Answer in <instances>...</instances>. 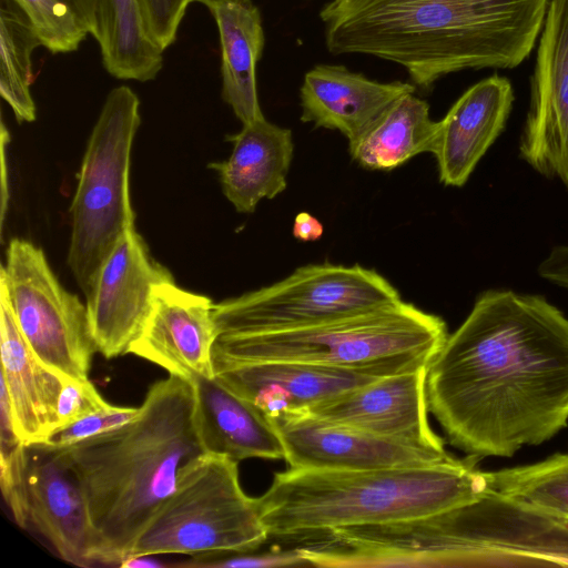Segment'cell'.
<instances>
[{"label":"cell","instance_id":"1","mask_svg":"<svg viewBox=\"0 0 568 568\" xmlns=\"http://www.w3.org/2000/svg\"><path fill=\"white\" fill-rule=\"evenodd\" d=\"M426 400L474 458L550 439L568 424V318L539 295L483 292L428 365Z\"/></svg>","mask_w":568,"mask_h":568},{"label":"cell","instance_id":"2","mask_svg":"<svg viewBox=\"0 0 568 568\" xmlns=\"http://www.w3.org/2000/svg\"><path fill=\"white\" fill-rule=\"evenodd\" d=\"M550 0H331L326 49L403 67L429 89L467 69H513L531 53Z\"/></svg>","mask_w":568,"mask_h":568},{"label":"cell","instance_id":"3","mask_svg":"<svg viewBox=\"0 0 568 568\" xmlns=\"http://www.w3.org/2000/svg\"><path fill=\"white\" fill-rule=\"evenodd\" d=\"M60 450L85 497L93 561L120 566L174 494L183 468L205 454L193 383L176 375L158 381L135 418Z\"/></svg>","mask_w":568,"mask_h":568},{"label":"cell","instance_id":"4","mask_svg":"<svg viewBox=\"0 0 568 568\" xmlns=\"http://www.w3.org/2000/svg\"><path fill=\"white\" fill-rule=\"evenodd\" d=\"M477 458L427 467L293 468L257 497L270 536L303 538L344 526L387 524L458 507L489 491Z\"/></svg>","mask_w":568,"mask_h":568},{"label":"cell","instance_id":"5","mask_svg":"<svg viewBox=\"0 0 568 568\" xmlns=\"http://www.w3.org/2000/svg\"><path fill=\"white\" fill-rule=\"evenodd\" d=\"M447 337L442 317L400 300L316 325L217 336L212 363L300 361L385 377L428 367Z\"/></svg>","mask_w":568,"mask_h":568},{"label":"cell","instance_id":"6","mask_svg":"<svg viewBox=\"0 0 568 568\" xmlns=\"http://www.w3.org/2000/svg\"><path fill=\"white\" fill-rule=\"evenodd\" d=\"M140 100L128 85L112 89L89 136L70 206L68 265L84 295L123 233L134 227L129 192Z\"/></svg>","mask_w":568,"mask_h":568},{"label":"cell","instance_id":"7","mask_svg":"<svg viewBox=\"0 0 568 568\" xmlns=\"http://www.w3.org/2000/svg\"><path fill=\"white\" fill-rule=\"evenodd\" d=\"M237 464L205 453L184 467L174 494L129 557L182 554L203 559L251 552L263 545L270 535L257 499L240 485Z\"/></svg>","mask_w":568,"mask_h":568},{"label":"cell","instance_id":"8","mask_svg":"<svg viewBox=\"0 0 568 568\" xmlns=\"http://www.w3.org/2000/svg\"><path fill=\"white\" fill-rule=\"evenodd\" d=\"M403 300L372 268L308 264L256 291L214 304L216 337L300 328L372 311Z\"/></svg>","mask_w":568,"mask_h":568},{"label":"cell","instance_id":"9","mask_svg":"<svg viewBox=\"0 0 568 568\" xmlns=\"http://www.w3.org/2000/svg\"><path fill=\"white\" fill-rule=\"evenodd\" d=\"M6 257L0 281L34 356L65 379H89L98 347L87 305L60 284L42 248L30 241L12 239Z\"/></svg>","mask_w":568,"mask_h":568},{"label":"cell","instance_id":"10","mask_svg":"<svg viewBox=\"0 0 568 568\" xmlns=\"http://www.w3.org/2000/svg\"><path fill=\"white\" fill-rule=\"evenodd\" d=\"M519 156L568 190V0H550L530 79Z\"/></svg>","mask_w":568,"mask_h":568},{"label":"cell","instance_id":"11","mask_svg":"<svg viewBox=\"0 0 568 568\" xmlns=\"http://www.w3.org/2000/svg\"><path fill=\"white\" fill-rule=\"evenodd\" d=\"M175 282L130 229L101 265L87 297L91 333L98 352L110 359L126 354L152 306L154 288Z\"/></svg>","mask_w":568,"mask_h":568},{"label":"cell","instance_id":"12","mask_svg":"<svg viewBox=\"0 0 568 568\" xmlns=\"http://www.w3.org/2000/svg\"><path fill=\"white\" fill-rule=\"evenodd\" d=\"M293 468L427 467L455 459L445 448L389 438L318 418L306 410L270 417Z\"/></svg>","mask_w":568,"mask_h":568},{"label":"cell","instance_id":"13","mask_svg":"<svg viewBox=\"0 0 568 568\" xmlns=\"http://www.w3.org/2000/svg\"><path fill=\"white\" fill-rule=\"evenodd\" d=\"M213 308L214 303L205 295L185 291L175 282L159 284L150 313L128 353L189 381L197 375L213 377Z\"/></svg>","mask_w":568,"mask_h":568},{"label":"cell","instance_id":"14","mask_svg":"<svg viewBox=\"0 0 568 568\" xmlns=\"http://www.w3.org/2000/svg\"><path fill=\"white\" fill-rule=\"evenodd\" d=\"M427 367L379 377L321 400L307 413L376 435L445 448L428 422Z\"/></svg>","mask_w":568,"mask_h":568},{"label":"cell","instance_id":"15","mask_svg":"<svg viewBox=\"0 0 568 568\" xmlns=\"http://www.w3.org/2000/svg\"><path fill=\"white\" fill-rule=\"evenodd\" d=\"M215 377L268 417L312 405L379 377L300 361H255L213 365Z\"/></svg>","mask_w":568,"mask_h":568},{"label":"cell","instance_id":"16","mask_svg":"<svg viewBox=\"0 0 568 568\" xmlns=\"http://www.w3.org/2000/svg\"><path fill=\"white\" fill-rule=\"evenodd\" d=\"M29 453L30 524L64 561L95 565L85 497L65 454L37 445Z\"/></svg>","mask_w":568,"mask_h":568},{"label":"cell","instance_id":"17","mask_svg":"<svg viewBox=\"0 0 568 568\" xmlns=\"http://www.w3.org/2000/svg\"><path fill=\"white\" fill-rule=\"evenodd\" d=\"M511 83L493 74L467 89L437 121L432 154L439 181L463 186L504 131L514 102Z\"/></svg>","mask_w":568,"mask_h":568},{"label":"cell","instance_id":"18","mask_svg":"<svg viewBox=\"0 0 568 568\" xmlns=\"http://www.w3.org/2000/svg\"><path fill=\"white\" fill-rule=\"evenodd\" d=\"M415 92L410 82H378L344 65L317 64L300 89L301 121L361 138L396 101Z\"/></svg>","mask_w":568,"mask_h":568},{"label":"cell","instance_id":"19","mask_svg":"<svg viewBox=\"0 0 568 568\" xmlns=\"http://www.w3.org/2000/svg\"><path fill=\"white\" fill-rule=\"evenodd\" d=\"M1 382L4 383L18 437L26 445L43 443L57 429L58 400L65 378L32 353L16 322L0 281Z\"/></svg>","mask_w":568,"mask_h":568},{"label":"cell","instance_id":"20","mask_svg":"<svg viewBox=\"0 0 568 568\" xmlns=\"http://www.w3.org/2000/svg\"><path fill=\"white\" fill-rule=\"evenodd\" d=\"M195 419L205 453L234 462L284 459L285 449L271 418L225 387L216 377L194 376Z\"/></svg>","mask_w":568,"mask_h":568},{"label":"cell","instance_id":"21","mask_svg":"<svg viewBox=\"0 0 568 568\" xmlns=\"http://www.w3.org/2000/svg\"><path fill=\"white\" fill-rule=\"evenodd\" d=\"M233 150L227 160L210 163L217 172L226 199L240 213H252L263 199H274L287 185L293 159L292 131L264 118L243 124L229 135Z\"/></svg>","mask_w":568,"mask_h":568},{"label":"cell","instance_id":"22","mask_svg":"<svg viewBox=\"0 0 568 568\" xmlns=\"http://www.w3.org/2000/svg\"><path fill=\"white\" fill-rule=\"evenodd\" d=\"M212 14L221 48L222 99L242 124L264 118L258 102L256 65L265 36L252 0H194Z\"/></svg>","mask_w":568,"mask_h":568},{"label":"cell","instance_id":"23","mask_svg":"<svg viewBox=\"0 0 568 568\" xmlns=\"http://www.w3.org/2000/svg\"><path fill=\"white\" fill-rule=\"evenodd\" d=\"M437 121L428 103L414 95L396 101L361 138L348 143L354 161L368 170H393L420 153H432Z\"/></svg>","mask_w":568,"mask_h":568},{"label":"cell","instance_id":"24","mask_svg":"<svg viewBox=\"0 0 568 568\" xmlns=\"http://www.w3.org/2000/svg\"><path fill=\"white\" fill-rule=\"evenodd\" d=\"M105 70L120 80L155 79L163 65V50L150 39L138 0H99L93 36Z\"/></svg>","mask_w":568,"mask_h":568},{"label":"cell","instance_id":"25","mask_svg":"<svg viewBox=\"0 0 568 568\" xmlns=\"http://www.w3.org/2000/svg\"><path fill=\"white\" fill-rule=\"evenodd\" d=\"M39 45V39L16 2L1 0L0 94L19 122H33L37 118L30 88L34 81L31 55Z\"/></svg>","mask_w":568,"mask_h":568},{"label":"cell","instance_id":"26","mask_svg":"<svg viewBox=\"0 0 568 568\" xmlns=\"http://www.w3.org/2000/svg\"><path fill=\"white\" fill-rule=\"evenodd\" d=\"M488 488L548 515L568 520V454L541 462L485 471Z\"/></svg>","mask_w":568,"mask_h":568},{"label":"cell","instance_id":"27","mask_svg":"<svg viewBox=\"0 0 568 568\" xmlns=\"http://www.w3.org/2000/svg\"><path fill=\"white\" fill-rule=\"evenodd\" d=\"M40 44L53 54L78 50L90 34L71 0H13Z\"/></svg>","mask_w":568,"mask_h":568},{"label":"cell","instance_id":"28","mask_svg":"<svg viewBox=\"0 0 568 568\" xmlns=\"http://www.w3.org/2000/svg\"><path fill=\"white\" fill-rule=\"evenodd\" d=\"M29 446L19 443L0 447V486L16 524L27 529L29 516Z\"/></svg>","mask_w":568,"mask_h":568},{"label":"cell","instance_id":"29","mask_svg":"<svg viewBox=\"0 0 568 568\" xmlns=\"http://www.w3.org/2000/svg\"><path fill=\"white\" fill-rule=\"evenodd\" d=\"M139 410L140 407L110 405L63 428L55 429L43 443L34 445L51 449L68 448L74 444L123 426L135 418Z\"/></svg>","mask_w":568,"mask_h":568},{"label":"cell","instance_id":"30","mask_svg":"<svg viewBox=\"0 0 568 568\" xmlns=\"http://www.w3.org/2000/svg\"><path fill=\"white\" fill-rule=\"evenodd\" d=\"M142 20L150 39L161 50L176 39L181 21L194 0H138Z\"/></svg>","mask_w":568,"mask_h":568},{"label":"cell","instance_id":"31","mask_svg":"<svg viewBox=\"0 0 568 568\" xmlns=\"http://www.w3.org/2000/svg\"><path fill=\"white\" fill-rule=\"evenodd\" d=\"M110 405L100 395L90 379H65L58 400L57 429L63 428Z\"/></svg>","mask_w":568,"mask_h":568},{"label":"cell","instance_id":"32","mask_svg":"<svg viewBox=\"0 0 568 568\" xmlns=\"http://www.w3.org/2000/svg\"><path fill=\"white\" fill-rule=\"evenodd\" d=\"M183 567L214 568H271L287 566H311L302 549L272 550L262 554L242 552L222 557L203 558L178 564Z\"/></svg>","mask_w":568,"mask_h":568},{"label":"cell","instance_id":"33","mask_svg":"<svg viewBox=\"0 0 568 568\" xmlns=\"http://www.w3.org/2000/svg\"><path fill=\"white\" fill-rule=\"evenodd\" d=\"M537 272L544 280L568 290V244L554 246Z\"/></svg>","mask_w":568,"mask_h":568},{"label":"cell","instance_id":"34","mask_svg":"<svg viewBox=\"0 0 568 568\" xmlns=\"http://www.w3.org/2000/svg\"><path fill=\"white\" fill-rule=\"evenodd\" d=\"M22 443L17 435L7 387L1 382L0 389V447H11Z\"/></svg>","mask_w":568,"mask_h":568},{"label":"cell","instance_id":"35","mask_svg":"<svg viewBox=\"0 0 568 568\" xmlns=\"http://www.w3.org/2000/svg\"><path fill=\"white\" fill-rule=\"evenodd\" d=\"M323 233V224L312 214L301 212L295 216L293 224V235L295 239L304 242H313L320 240Z\"/></svg>","mask_w":568,"mask_h":568},{"label":"cell","instance_id":"36","mask_svg":"<svg viewBox=\"0 0 568 568\" xmlns=\"http://www.w3.org/2000/svg\"><path fill=\"white\" fill-rule=\"evenodd\" d=\"M93 37L98 24L99 0H71Z\"/></svg>","mask_w":568,"mask_h":568},{"label":"cell","instance_id":"37","mask_svg":"<svg viewBox=\"0 0 568 568\" xmlns=\"http://www.w3.org/2000/svg\"><path fill=\"white\" fill-rule=\"evenodd\" d=\"M152 555H145V556H136V557H129L125 559L122 564H120V567L125 568H144V567H163L164 565L161 564L158 560L150 559Z\"/></svg>","mask_w":568,"mask_h":568},{"label":"cell","instance_id":"38","mask_svg":"<svg viewBox=\"0 0 568 568\" xmlns=\"http://www.w3.org/2000/svg\"><path fill=\"white\" fill-rule=\"evenodd\" d=\"M463 506L460 507L462 514H463ZM463 520H464V525H465L464 514H463ZM464 539H465V526H464ZM464 566H466V545H465V540H464Z\"/></svg>","mask_w":568,"mask_h":568}]
</instances>
